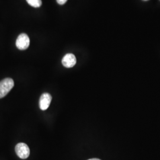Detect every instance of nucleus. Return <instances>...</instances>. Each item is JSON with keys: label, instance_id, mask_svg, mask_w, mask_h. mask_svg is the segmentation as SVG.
<instances>
[{"label": "nucleus", "instance_id": "1", "mask_svg": "<svg viewBox=\"0 0 160 160\" xmlns=\"http://www.w3.org/2000/svg\"><path fill=\"white\" fill-rule=\"evenodd\" d=\"M14 86V81L12 78H7L0 81V98L5 97L10 92Z\"/></svg>", "mask_w": 160, "mask_h": 160}, {"label": "nucleus", "instance_id": "2", "mask_svg": "<svg viewBox=\"0 0 160 160\" xmlns=\"http://www.w3.org/2000/svg\"><path fill=\"white\" fill-rule=\"evenodd\" d=\"M15 151L17 156L21 159H26L30 155V149L28 145L22 142L17 143L15 147Z\"/></svg>", "mask_w": 160, "mask_h": 160}, {"label": "nucleus", "instance_id": "3", "mask_svg": "<svg viewBox=\"0 0 160 160\" xmlns=\"http://www.w3.org/2000/svg\"><path fill=\"white\" fill-rule=\"evenodd\" d=\"M16 45L17 48L20 50H26L30 45V39L29 36L25 33L20 34L17 38Z\"/></svg>", "mask_w": 160, "mask_h": 160}, {"label": "nucleus", "instance_id": "4", "mask_svg": "<svg viewBox=\"0 0 160 160\" xmlns=\"http://www.w3.org/2000/svg\"><path fill=\"white\" fill-rule=\"evenodd\" d=\"M51 95L49 93H43L42 94L39 99V108L42 110L48 109L52 101Z\"/></svg>", "mask_w": 160, "mask_h": 160}, {"label": "nucleus", "instance_id": "5", "mask_svg": "<svg viewBox=\"0 0 160 160\" xmlns=\"http://www.w3.org/2000/svg\"><path fill=\"white\" fill-rule=\"evenodd\" d=\"M77 63V59L72 53L66 54L62 60V63L66 68H72Z\"/></svg>", "mask_w": 160, "mask_h": 160}, {"label": "nucleus", "instance_id": "6", "mask_svg": "<svg viewBox=\"0 0 160 160\" xmlns=\"http://www.w3.org/2000/svg\"><path fill=\"white\" fill-rule=\"evenodd\" d=\"M26 1L30 6L34 8L40 7L42 4V0H26Z\"/></svg>", "mask_w": 160, "mask_h": 160}, {"label": "nucleus", "instance_id": "7", "mask_svg": "<svg viewBox=\"0 0 160 160\" xmlns=\"http://www.w3.org/2000/svg\"><path fill=\"white\" fill-rule=\"evenodd\" d=\"M58 3L60 5H63L65 3L67 2V0H57Z\"/></svg>", "mask_w": 160, "mask_h": 160}, {"label": "nucleus", "instance_id": "8", "mask_svg": "<svg viewBox=\"0 0 160 160\" xmlns=\"http://www.w3.org/2000/svg\"><path fill=\"white\" fill-rule=\"evenodd\" d=\"M100 160V159H98V158H92V159H89V160Z\"/></svg>", "mask_w": 160, "mask_h": 160}, {"label": "nucleus", "instance_id": "9", "mask_svg": "<svg viewBox=\"0 0 160 160\" xmlns=\"http://www.w3.org/2000/svg\"><path fill=\"white\" fill-rule=\"evenodd\" d=\"M143 1H148V0H143Z\"/></svg>", "mask_w": 160, "mask_h": 160}]
</instances>
